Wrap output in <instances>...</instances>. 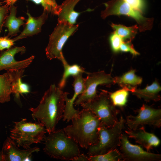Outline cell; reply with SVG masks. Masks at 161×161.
Returning a JSON list of instances; mask_svg holds the SVG:
<instances>
[{
	"label": "cell",
	"mask_w": 161,
	"mask_h": 161,
	"mask_svg": "<svg viewBox=\"0 0 161 161\" xmlns=\"http://www.w3.org/2000/svg\"><path fill=\"white\" fill-rule=\"evenodd\" d=\"M65 105L64 92L53 84L45 92L38 106L29 110L33 119L43 125L49 133L55 130L62 118Z\"/></svg>",
	"instance_id": "1"
},
{
	"label": "cell",
	"mask_w": 161,
	"mask_h": 161,
	"mask_svg": "<svg viewBox=\"0 0 161 161\" xmlns=\"http://www.w3.org/2000/svg\"><path fill=\"white\" fill-rule=\"evenodd\" d=\"M72 123L63 130L80 147L86 149L97 143L98 129L101 125L99 118L89 110L83 109L71 120Z\"/></svg>",
	"instance_id": "2"
},
{
	"label": "cell",
	"mask_w": 161,
	"mask_h": 161,
	"mask_svg": "<svg viewBox=\"0 0 161 161\" xmlns=\"http://www.w3.org/2000/svg\"><path fill=\"white\" fill-rule=\"evenodd\" d=\"M44 152L53 158L72 160L80 155L78 144L66 134L63 129L55 130L45 137Z\"/></svg>",
	"instance_id": "3"
},
{
	"label": "cell",
	"mask_w": 161,
	"mask_h": 161,
	"mask_svg": "<svg viewBox=\"0 0 161 161\" xmlns=\"http://www.w3.org/2000/svg\"><path fill=\"white\" fill-rule=\"evenodd\" d=\"M14 123V125L10 131V137L18 147L29 148L32 144L41 143L45 137V127L39 122H28L23 118Z\"/></svg>",
	"instance_id": "4"
},
{
	"label": "cell",
	"mask_w": 161,
	"mask_h": 161,
	"mask_svg": "<svg viewBox=\"0 0 161 161\" xmlns=\"http://www.w3.org/2000/svg\"><path fill=\"white\" fill-rule=\"evenodd\" d=\"M125 122L126 120L121 116L113 126L108 127L101 125L98 129L97 142L88 148L89 156L103 154L119 146Z\"/></svg>",
	"instance_id": "5"
},
{
	"label": "cell",
	"mask_w": 161,
	"mask_h": 161,
	"mask_svg": "<svg viewBox=\"0 0 161 161\" xmlns=\"http://www.w3.org/2000/svg\"><path fill=\"white\" fill-rule=\"evenodd\" d=\"M81 105L96 116L100 120L101 126L110 127L118 120L117 116L119 111L112 103L106 91L102 90L93 100Z\"/></svg>",
	"instance_id": "6"
},
{
	"label": "cell",
	"mask_w": 161,
	"mask_h": 161,
	"mask_svg": "<svg viewBox=\"0 0 161 161\" xmlns=\"http://www.w3.org/2000/svg\"><path fill=\"white\" fill-rule=\"evenodd\" d=\"M104 4L105 9L101 13L103 19L111 15H124L133 18L137 22L140 32L150 30L152 27L153 18L144 17L143 12L134 9L123 0H111Z\"/></svg>",
	"instance_id": "7"
},
{
	"label": "cell",
	"mask_w": 161,
	"mask_h": 161,
	"mask_svg": "<svg viewBox=\"0 0 161 161\" xmlns=\"http://www.w3.org/2000/svg\"><path fill=\"white\" fill-rule=\"evenodd\" d=\"M78 27L66 22H58L49 36L48 44L45 49L47 57L49 60H60L63 56L62 49L68 38Z\"/></svg>",
	"instance_id": "8"
},
{
	"label": "cell",
	"mask_w": 161,
	"mask_h": 161,
	"mask_svg": "<svg viewBox=\"0 0 161 161\" xmlns=\"http://www.w3.org/2000/svg\"><path fill=\"white\" fill-rule=\"evenodd\" d=\"M85 78V89L79 95L75 101V106L90 102L98 96L97 88L100 85L109 86L115 83L114 78L110 74L106 73L101 71L93 73H87Z\"/></svg>",
	"instance_id": "9"
},
{
	"label": "cell",
	"mask_w": 161,
	"mask_h": 161,
	"mask_svg": "<svg viewBox=\"0 0 161 161\" xmlns=\"http://www.w3.org/2000/svg\"><path fill=\"white\" fill-rule=\"evenodd\" d=\"M136 116L129 115L126 118L125 123L131 130L148 125L159 128L161 126V110L143 104L136 111Z\"/></svg>",
	"instance_id": "10"
},
{
	"label": "cell",
	"mask_w": 161,
	"mask_h": 161,
	"mask_svg": "<svg viewBox=\"0 0 161 161\" xmlns=\"http://www.w3.org/2000/svg\"><path fill=\"white\" fill-rule=\"evenodd\" d=\"M126 133L122 134L120 139V152L123 161H158L161 155L145 151L140 146L131 144Z\"/></svg>",
	"instance_id": "11"
},
{
	"label": "cell",
	"mask_w": 161,
	"mask_h": 161,
	"mask_svg": "<svg viewBox=\"0 0 161 161\" xmlns=\"http://www.w3.org/2000/svg\"><path fill=\"white\" fill-rule=\"evenodd\" d=\"M25 51L26 48L24 46L11 47L1 51L0 55V71L24 69L28 67L35 58L34 56L32 55L20 61H16L14 58V56L16 54L21 52L23 54Z\"/></svg>",
	"instance_id": "12"
},
{
	"label": "cell",
	"mask_w": 161,
	"mask_h": 161,
	"mask_svg": "<svg viewBox=\"0 0 161 161\" xmlns=\"http://www.w3.org/2000/svg\"><path fill=\"white\" fill-rule=\"evenodd\" d=\"M40 151L35 147L24 150L19 149L10 137H7L4 141L1 151L4 161H24L31 160L32 154Z\"/></svg>",
	"instance_id": "13"
},
{
	"label": "cell",
	"mask_w": 161,
	"mask_h": 161,
	"mask_svg": "<svg viewBox=\"0 0 161 161\" xmlns=\"http://www.w3.org/2000/svg\"><path fill=\"white\" fill-rule=\"evenodd\" d=\"M80 74L73 77L74 81L73 83L74 93L71 98H68L67 95L69 93L64 92V98L65 102L64 109L62 118L63 120L69 122L74 117H77L79 114L80 111L75 109L73 105L78 96L84 92L85 89L84 80Z\"/></svg>",
	"instance_id": "14"
},
{
	"label": "cell",
	"mask_w": 161,
	"mask_h": 161,
	"mask_svg": "<svg viewBox=\"0 0 161 161\" xmlns=\"http://www.w3.org/2000/svg\"><path fill=\"white\" fill-rule=\"evenodd\" d=\"M125 133L129 138L134 139L136 143L148 151L153 147L158 146L160 144L159 139L154 133L146 131L143 126L140 127L135 130L128 128L125 131Z\"/></svg>",
	"instance_id": "15"
},
{
	"label": "cell",
	"mask_w": 161,
	"mask_h": 161,
	"mask_svg": "<svg viewBox=\"0 0 161 161\" xmlns=\"http://www.w3.org/2000/svg\"><path fill=\"white\" fill-rule=\"evenodd\" d=\"M27 14L28 17L25 24L24 29L18 35L13 39L14 41L32 36L40 32L42 26L48 17L47 12L45 11H44L42 14L37 18L32 16L28 12Z\"/></svg>",
	"instance_id": "16"
},
{
	"label": "cell",
	"mask_w": 161,
	"mask_h": 161,
	"mask_svg": "<svg viewBox=\"0 0 161 161\" xmlns=\"http://www.w3.org/2000/svg\"><path fill=\"white\" fill-rule=\"evenodd\" d=\"M80 0H65L59 5L57 15L58 22H66L71 25L76 23L80 13L74 10L75 5Z\"/></svg>",
	"instance_id": "17"
},
{
	"label": "cell",
	"mask_w": 161,
	"mask_h": 161,
	"mask_svg": "<svg viewBox=\"0 0 161 161\" xmlns=\"http://www.w3.org/2000/svg\"><path fill=\"white\" fill-rule=\"evenodd\" d=\"M161 87L157 80H155L150 85H147L143 89L132 88L130 90L132 94L140 99L147 101L151 100L157 101L160 100L159 92Z\"/></svg>",
	"instance_id": "18"
},
{
	"label": "cell",
	"mask_w": 161,
	"mask_h": 161,
	"mask_svg": "<svg viewBox=\"0 0 161 161\" xmlns=\"http://www.w3.org/2000/svg\"><path fill=\"white\" fill-rule=\"evenodd\" d=\"M24 71V69H21L7 71L11 81L12 93L17 99L19 98L20 95L30 92L29 86L21 81Z\"/></svg>",
	"instance_id": "19"
},
{
	"label": "cell",
	"mask_w": 161,
	"mask_h": 161,
	"mask_svg": "<svg viewBox=\"0 0 161 161\" xmlns=\"http://www.w3.org/2000/svg\"><path fill=\"white\" fill-rule=\"evenodd\" d=\"M10 14L7 16L3 26L7 28L8 33L7 37L15 36L20 32V27L24 24L25 18L23 17H17V7L13 5H10L9 7Z\"/></svg>",
	"instance_id": "20"
},
{
	"label": "cell",
	"mask_w": 161,
	"mask_h": 161,
	"mask_svg": "<svg viewBox=\"0 0 161 161\" xmlns=\"http://www.w3.org/2000/svg\"><path fill=\"white\" fill-rule=\"evenodd\" d=\"M135 70L131 69L121 76L114 78L115 83H117L123 88H127L129 91L133 87L140 84L142 78L135 74Z\"/></svg>",
	"instance_id": "21"
},
{
	"label": "cell",
	"mask_w": 161,
	"mask_h": 161,
	"mask_svg": "<svg viewBox=\"0 0 161 161\" xmlns=\"http://www.w3.org/2000/svg\"><path fill=\"white\" fill-rule=\"evenodd\" d=\"M60 61L62 63L64 70L62 78L58 84V87L62 89L65 86L67 80L69 77L72 76L73 77L86 72L84 68L77 64H69L64 55Z\"/></svg>",
	"instance_id": "22"
},
{
	"label": "cell",
	"mask_w": 161,
	"mask_h": 161,
	"mask_svg": "<svg viewBox=\"0 0 161 161\" xmlns=\"http://www.w3.org/2000/svg\"><path fill=\"white\" fill-rule=\"evenodd\" d=\"M111 25L114 30V32L120 36L124 41L131 42L138 30L137 25L128 27L122 24L112 23Z\"/></svg>",
	"instance_id": "23"
},
{
	"label": "cell",
	"mask_w": 161,
	"mask_h": 161,
	"mask_svg": "<svg viewBox=\"0 0 161 161\" xmlns=\"http://www.w3.org/2000/svg\"><path fill=\"white\" fill-rule=\"evenodd\" d=\"M12 93L11 81L7 72L0 75V103L8 102Z\"/></svg>",
	"instance_id": "24"
},
{
	"label": "cell",
	"mask_w": 161,
	"mask_h": 161,
	"mask_svg": "<svg viewBox=\"0 0 161 161\" xmlns=\"http://www.w3.org/2000/svg\"><path fill=\"white\" fill-rule=\"evenodd\" d=\"M129 90L126 87L114 92H108L110 98L114 105L120 107L125 106L127 102L129 95Z\"/></svg>",
	"instance_id": "25"
},
{
	"label": "cell",
	"mask_w": 161,
	"mask_h": 161,
	"mask_svg": "<svg viewBox=\"0 0 161 161\" xmlns=\"http://www.w3.org/2000/svg\"><path fill=\"white\" fill-rule=\"evenodd\" d=\"M89 161H119L123 160L121 152L117 148L104 154L89 157Z\"/></svg>",
	"instance_id": "26"
},
{
	"label": "cell",
	"mask_w": 161,
	"mask_h": 161,
	"mask_svg": "<svg viewBox=\"0 0 161 161\" xmlns=\"http://www.w3.org/2000/svg\"><path fill=\"white\" fill-rule=\"evenodd\" d=\"M30 1L36 4H41L43 7L44 11L54 14L58 15L59 10L55 0H27Z\"/></svg>",
	"instance_id": "27"
},
{
	"label": "cell",
	"mask_w": 161,
	"mask_h": 161,
	"mask_svg": "<svg viewBox=\"0 0 161 161\" xmlns=\"http://www.w3.org/2000/svg\"><path fill=\"white\" fill-rule=\"evenodd\" d=\"M109 40L112 51L115 52H119L120 46L124 41L114 32L110 35Z\"/></svg>",
	"instance_id": "28"
},
{
	"label": "cell",
	"mask_w": 161,
	"mask_h": 161,
	"mask_svg": "<svg viewBox=\"0 0 161 161\" xmlns=\"http://www.w3.org/2000/svg\"><path fill=\"white\" fill-rule=\"evenodd\" d=\"M120 51L123 52H129L134 56L140 54L135 50L131 42L129 41H123L120 47Z\"/></svg>",
	"instance_id": "29"
},
{
	"label": "cell",
	"mask_w": 161,
	"mask_h": 161,
	"mask_svg": "<svg viewBox=\"0 0 161 161\" xmlns=\"http://www.w3.org/2000/svg\"><path fill=\"white\" fill-rule=\"evenodd\" d=\"M134 9L143 12L145 7L144 0H123Z\"/></svg>",
	"instance_id": "30"
},
{
	"label": "cell",
	"mask_w": 161,
	"mask_h": 161,
	"mask_svg": "<svg viewBox=\"0 0 161 161\" xmlns=\"http://www.w3.org/2000/svg\"><path fill=\"white\" fill-rule=\"evenodd\" d=\"M14 42L13 39H10L7 36L0 37V51L10 48L14 45Z\"/></svg>",
	"instance_id": "31"
},
{
	"label": "cell",
	"mask_w": 161,
	"mask_h": 161,
	"mask_svg": "<svg viewBox=\"0 0 161 161\" xmlns=\"http://www.w3.org/2000/svg\"><path fill=\"white\" fill-rule=\"evenodd\" d=\"M2 4V2H0V33L9 11L8 6L6 4L1 6Z\"/></svg>",
	"instance_id": "32"
},
{
	"label": "cell",
	"mask_w": 161,
	"mask_h": 161,
	"mask_svg": "<svg viewBox=\"0 0 161 161\" xmlns=\"http://www.w3.org/2000/svg\"><path fill=\"white\" fill-rule=\"evenodd\" d=\"M72 161H89V157L83 154H80L75 158Z\"/></svg>",
	"instance_id": "33"
},
{
	"label": "cell",
	"mask_w": 161,
	"mask_h": 161,
	"mask_svg": "<svg viewBox=\"0 0 161 161\" xmlns=\"http://www.w3.org/2000/svg\"><path fill=\"white\" fill-rule=\"evenodd\" d=\"M18 0H6V4L9 6L12 5H13Z\"/></svg>",
	"instance_id": "34"
},
{
	"label": "cell",
	"mask_w": 161,
	"mask_h": 161,
	"mask_svg": "<svg viewBox=\"0 0 161 161\" xmlns=\"http://www.w3.org/2000/svg\"><path fill=\"white\" fill-rule=\"evenodd\" d=\"M0 161H4L1 152H0Z\"/></svg>",
	"instance_id": "35"
}]
</instances>
